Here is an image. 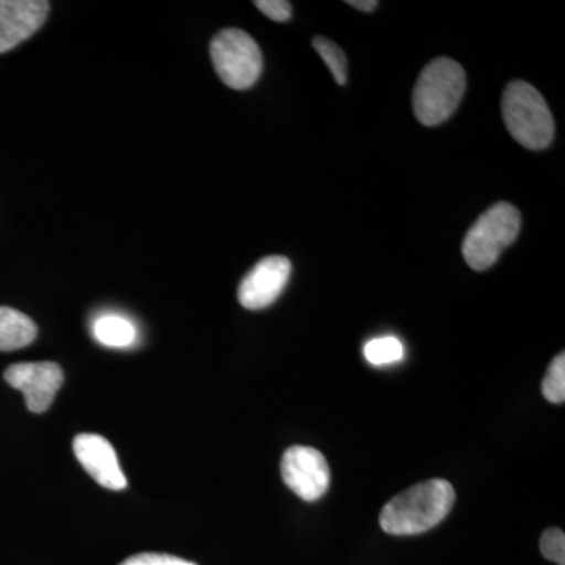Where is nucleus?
Masks as SVG:
<instances>
[{
  "mask_svg": "<svg viewBox=\"0 0 565 565\" xmlns=\"http://www.w3.org/2000/svg\"><path fill=\"white\" fill-rule=\"evenodd\" d=\"M456 492L444 479L416 484L394 497L381 512V527L392 535H415L444 522L455 505Z\"/></svg>",
  "mask_w": 565,
  "mask_h": 565,
  "instance_id": "f257e3e1",
  "label": "nucleus"
},
{
  "mask_svg": "<svg viewBox=\"0 0 565 565\" xmlns=\"http://www.w3.org/2000/svg\"><path fill=\"white\" fill-rule=\"evenodd\" d=\"M467 76L459 63L448 57L435 58L419 74L414 90V110L424 126L448 120L462 102Z\"/></svg>",
  "mask_w": 565,
  "mask_h": 565,
  "instance_id": "f03ea898",
  "label": "nucleus"
},
{
  "mask_svg": "<svg viewBox=\"0 0 565 565\" xmlns=\"http://www.w3.org/2000/svg\"><path fill=\"white\" fill-rule=\"evenodd\" d=\"M503 118L511 136L527 150H545L555 137V120L544 96L525 81H514L505 87Z\"/></svg>",
  "mask_w": 565,
  "mask_h": 565,
  "instance_id": "7ed1b4c3",
  "label": "nucleus"
},
{
  "mask_svg": "<svg viewBox=\"0 0 565 565\" xmlns=\"http://www.w3.org/2000/svg\"><path fill=\"white\" fill-rule=\"evenodd\" d=\"M522 228V215L511 203H497L489 207L468 230L462 253L473 270L482 273L500 259L501 253L514 244Z\"/></svg>",
  "mask_w": 565,
  "mask_h": 565,
  "instance_id": "20e7f679",
  "label": "nucleus"
},
{
  "mask_svg": "<svg viewBox=\"0 0 565 565\" xmlns=\"http://www.w3.org/2000/svg\"><path fill=\"white\" fill-rule=\"evenodd\" d=\"M211 61L223 84L234 90H247L262 76V50L241 29H225L212 39Z\"/></svg>",
  "mask_w": 565,
  "mask_h": 565,
  "instance_id": "39448f33",
  "label": "nucleus"
},
{
  "mask_svg": "<svg viewBox=\"0 0 565 565\" xmlns=\"http://www.w3.org/2000/svg\"><path fill=\"white\" fill-rule=\"evenodd\" d=\"M281 478L297 497L318 501L329 490L330 467L318 449L291 446L282 455Z\"/></svg>",
  "mask_w": 565,
  "mask_h": 565,
  "instance_id": "423d86ee",
  "label": "nucleus"
},
{
  "mask_svg": "<svg viewBox=\"0 0 565 565\" xmlns=\"http://www.w3.org/2000/svg\"><path fill=\"white\" fill-rule=\"evenodd\" d=\"M3 377L7 384L24 394L32 414H44L51 407L65 379L62 367L52 362L11 364Z\"/></svg>",
  "mask_w": 565,
  "mask_h": 565,
  "instance_id": "0eeeda50",
  "label": "nucleus"
},
{
  "mask_svg": "<svg viewBox=\"0 0 565 565\" xmlns=\"http://www.w3.org/2000/svg\"><path fill=\"white\" fill-rule=\"evenodd\" d=\"M292 264L286 256H266L245 275L237 299L247 310H263L280 297L291 277Z\"/></svg>",
  "mask_w": 565,
  "mask_h": 565,
  "instance_id": "6e6552de",
  "label": "nucleus"
},
{
  "mask_svg": "<svg viewBox=\"0 0 565 565\" xmlns=\"http://www.w3.org/2000/svg\"><path fill=\"white\" fill-rule=\"evenodd\" d=\"M74 455L84 470L109 490H122L128 486L114 446L98 434H81L73 441Z\"/></svg>",
  "mask_w": 565,
  "mask_h": 565,
  "instance_id": "1a4fd4ad",
  "label": "nucleus"
},
{
  "mask_svg": "<svg viewBox=\"0 0 565 565\" xmlns=\"http://www.w3.org/2000/svg\"><path fill=\"white\" fill-rule=\"evenodd\" d=\"M46 0H0V54L31 39L50 14Z\"/></svg>",
  "mask_w": 565,
  "mask_h": 565,
  "instance_id": "9d476101",
  "label": "nucleus"
},
{
  "mask_svg": "<svg viewBox=\"0 0 565 565\" xmlns=\"http://www.w3.org/2000/svg\"><path fill=\"white\" fill-rule=\"evenodd\" d=\"M39 329L29 316L0 307V352L18 351L35 341Z\"/></svg>",
  "mask_w": 565,
  "mask_h": 565,
  "instance_id": "9b49d317",
  "label": "nucleus"
},
{
  "mask_svg": "<svg viewBox=\"0 0 565 565\" xmlns=\"http://www.w3.org/2000/svg\"><path fill=\"white\" fill-rule=\"evenodd\" d=\"M93 334L107 348H128L136 341L137 330L131 321L118 315H106L93 323Z\"/></svg>",
  "mask_w": 565,
  "mask_h": 565,
  "instance_id": "f8f14e48",
  "label": "nucleus"
},
{
  "mask_svg": "<svg viewBox=\"0 0 565 565\" xmlns=\"http://www.w3.org/2000/svg\"><path fill=\"white\" fill-rule=\"evenodd\" d=\"M404 345L396 337L374 338L364 345V356L374 366H386L404 359Z\"/></svg>",
  "mask_w": 565,
  "mask_h": 565,
  "instance_id": "ddd939ff",
  "label": "nucleus"
},
{
  "mask_svg": "<svg viewBox=\"0 0 565 565\" xmlns=\"http://www.w3.org/2000/svg\"><path fill=\"white\" fill-rule=\"evenodd\" d=\"M313 47L319 57L329 66L330 73H332L338 85H345V82H348V58H345L343 50L332 40L323 39V36H316Z\"/></svg>",
  "mask_w": 565,
  "mask_h": 565,
  "instance_id": "4468645a",
  "label": "nucleus"
},
{
  "mask_svg": "<svg viewBox=\"0 0 565 565\" xmlns=\"http://www.w3.org/2000/svg\"><path fill=\"white\" fill-rule=\"evenodd\" d=\"M542 393L545 399L553 404H564L565 401V355L559 353L548 371H546L544 382H542Z\"/></svg>",
  "mask_w": 565,
  "mask_h": 565,
  "instance_id": "2eb2a0df",
  "label": "nucleus"
},
{
  "mask_svg": "<svg viewBox=\"0 0 565 565\" xmlns=\"http://www.w3.org/2000/svg\"><path fill=\"white\" fill-rule=\"evenodd\" d=\"M541 553L545 559L565 565V534L563 530L550 527L541 537Z\"/></svg>",
  "mask_w": 565,
  "mask_h": 565,
  "instance_id": "dca6fc26",
  "label": "nucleus"
},
{
  "mask_svg": "<svg viewBox=\"0 0 565 565\" xmlns=\"http://www.w3.org/2000/svg\"><path fill=\"white\" fill-rule=\"evenodd\" d=\"M255 7L269 20L277 22L288 21L292 14V6L286 0H256Z\"/></svg>",
  "mask_w": 565,
  "mask_h": 565,
  "instance_id": "f3484780",
  "label": "nucleus"
},
{
  "mask_svg": "<svg viewBox=\"0 0 565 565\" xmlns=\"http://www.w3.org/2000/svg\"><path fill=\"white\" fill-rule=\"evenodd\" d=\"M120 565H195L181 557L172 555H159V553H141L126 559Z\"/></svg>",
  "mask_w": 565,
  "mask_h": 565,
  "instance_id": "a211bd4d",
  "label": "nucleus"
},
{
  "mask_svg": "<svg viewBox=\"0 0 565 565\" xmlns=\"http://www.w3.org/2000/svg\"><path fill=\"white\" fill-rule=\"evenodd\" d=\"M348 6L364 11V13H371V11L377 9L379 3L375 0H348Z\"/></svg>",
  "mask_w": 565,
  "mask_h": 565,
  "instance_id": "6ab92c4d",
  "label": "nucleus"
}]
</instances>
